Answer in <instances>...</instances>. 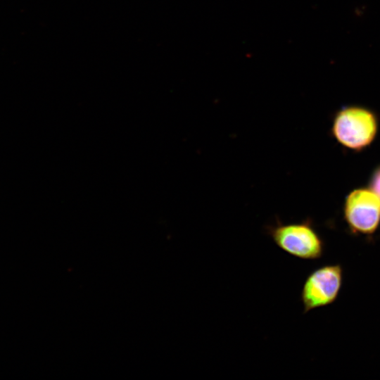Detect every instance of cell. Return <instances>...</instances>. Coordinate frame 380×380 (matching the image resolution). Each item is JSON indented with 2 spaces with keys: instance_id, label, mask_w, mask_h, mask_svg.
<instances>
[{
  "instance_id": "1",
  "label": "cell",
  "mask_w": 380,
  "mask_h": 380,
  "mask_svg": "<svg viewBox=\"0 0 380 380\" xmlns=\"http://www.w3.org/2000/svg\"><path fill=\"white\" fill-rule=\"evenodd\" d=\"M266 234L280 249L303 260H317L324 251V243L308 220L283 223L277 218L274 224L265 227Z\"/></svg>"
},
{
  "instance_id": "2",
  "label": "cell",
  "mask_w": 380,
  "mask_h": 380,
  "mask_svg": "<svg viewBox=\"0 0 380 380\" xmlns=\"http://www.w3.org/2000/svg\"><path fill=\"white\" fill-rule=\"evenodd\" d=\"M377 132V120L369 110L360 106H350L341 110L336 115L332 133L336 139L346 148L360 150L374 140Z\"/></svg>"
},
{
  "instance_id": "3",
  "label": "cell",
  "mask_w": 380,
  "mask_h": 380,
  "mask_svg": "<svg viewBox=\"0 0 380 380\" xmlns=\"http://www.w3.org/2000/svg\"><path fill=\"white\" fill-rule=\"evenodd\" d=\"M343 278V267L339 264L324 265L310 272L300 293L303 313L333 303L341 289Z\"/></svg>"
},
{
  "instance_id": "4",
  "label": "cell",
  "mask_w": 380,
  "mask_h": 380,
  "mask_svg": "<svg viewBox=\"0 0 380 380\" xmlns=\"http://www.w3.org/2000/svg\"><path fill=\"white\" fill-rule=\"evenodd\" d=\"M344 217L353 234H374L380 224V198L370 189L353 191L345 202Z\"/></svg>"
},
{
  "instance_id": "5",
  "label": "cell",
  "mask_w": 380,
  "mask_h": 380,
  "mask_svg": "<svg viewBox=\"0 0 380 380\" xmlns=\"http://www.w3.org/2000/svg\"><path fill=\"white\" fill-rule=\"evenodd\" d=\"M370 189L380 198V167H379L371 178Z\"/></svg>"
}]
</instances>
